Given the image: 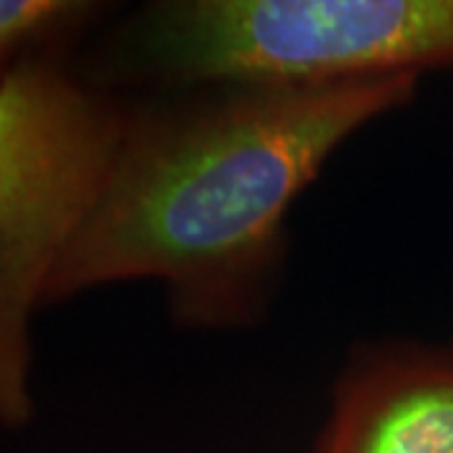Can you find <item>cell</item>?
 Returning <instances> with one entry per match:
<instances>
[{
  "label": "cell",
  "instance_id": "obj_1",
  "mask_svg": "<svg viewBox=\"0 0 453 453\" xmlns=\"http://www.w3.org/2000/svg\"><path fill=\"white\" fill-rule=\"evenodd\" d=\"M204 88L127 109L46 303L149 280L187 327L255 323L285 257L295 199L348 139L416 96L418 79Z\"/></svg>",
  "mask_w": 453,
  "mask_h": 453
},
{
  "label": "cell",
  "instance_id": "obj_3",
  "mask_svg": "<svg viewBox=\"0 0 453 453\" xmlns=\"http://www.w3.org/2000/svg\"><path fill=\"white\" fill-rule=\"evenodd\" d=\"M127 106L65 68L28 56L0 83V426L33 416L31 320L96 202Z\"/></svg>",
  "mask_w": 453,
  "mask_h": 453
},
{
  "label": "cell",
  "instance_id": "obj_2",
  "mask_svg": "<svg viewBox=\"0 0 453 453\" xmlns=\"http://www.w3.org/2000/svg\"><path fill=\"white\" fill-rule=\"evenodd\" d=\"M109 56L187 86L421 79L453 71V0H162Z\"/></svg>",
  "mask_w": 453,
  "mask_h": 453
},
{
  "label": "cell",
  "instance_id": "obj_4",
  "mask_svg": "<svg viewBox=\"0 0 453 453\" xmlns=\"http://www.w3.org/2000/svg\"><path fill=\"white\" fill-rule=\"evenodd\" d=\"M315 453H453V345L398 342L360 357Z\"/></svg>",
  "mask_w": 453,
  "mask_h": 453
},
{
  "label": "cell",
  "instance_id": "obj_5",
  "mask_svg": "<svg viewBox=\"0 0 453 453\" xmlns=\"http://www.w3.org/2000/svg\"><path fill=\"white\" fill-rule=\"evenodd\" d=\"M101 13L88 0H0V83L20 61L53 50Z\"/></svg>",
  "mask_w": 453,
  "mask_h": 453
}]
</instances>
